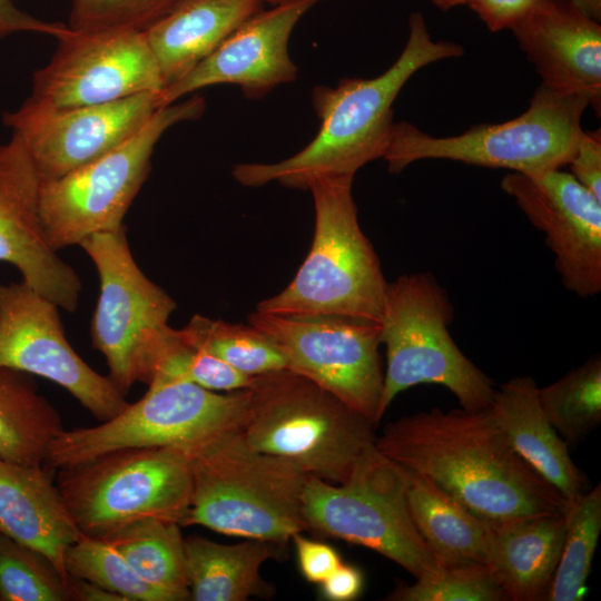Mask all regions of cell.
<instances>
[{"instance_id": "1", "label": "cell", "mask_w": 601, "mask_h": 601, "mask_svg": "<svg viewBox=\"0 0 601 601\" xmlns=\"http://www.w3.org/2000/svg\"><path fill=\"white\" fill-rule=\"evenodd\" d=\"M375 446L487 524L563 513L568 500L511 445L491 411L439 407L386 424Z\"/></svg>"}, {"instance_id": "2", "label": "cell", "mask_w": 601, "mask_h": 601, "mask_svg": "<svg viewBox=\"0 0 601 601\" xmlns=\"http://www.w3.org/2000/svg\"><path fill=\"white\" fill-rule=\"evenodd\" d=\"M464 55L462 46L434 40L421 12L408 17L406 43L395 62L375 78H342L335 88L316 86L312 102L321 121L314 139L297 154L274 164H237L231 175L246 187L270 181L306 190L322 177H354L382 158L393 128V104L422 68Z\"/></svg>"}, {"instance_id": "3", "label": "cell", "mask_w": 601, "mask_h": 601, "mask_svg": "<svg viewBox=\"0 0 601 601\" xmlns=\"http://www.w3.org/2000/svg\"><path fill=\"white\" fill-rule=\"evenodd\" d=\"M185 447L191 475L184 526L286 544L306 530L302 495L309 475L249 446L235 427Z\"/></svg>"}, {"instance_id": "4", "label": "cell", "mask_w": 601, "mask_h": 601, "mask_svg": "<svg viewBox=\"0 0 601 601\" xmlns=\"http://www.w3.org/2000/svg\"><path fill=\"white\" fill-rule=\"evenodd\" d=\"M374 424L288 370L254 376L236 424L246 443L331 483L349 475L375 443Z\"/></svg>"}, {"instance_id": "5", "label": "cell", "mask_w": 601, "mask_h": 601, "mask_svg": "<svg viewBox=\"0 0 601 601\" xmlns=\"http://www.w3.org/2000/svg\"><path fill=\"white\" fill-rule=\"evenodd\" d=\"M353 179L322 177L311 184L315 207L311 249L292 282L260 300L257 311L329 314L380 323L388 282L359 226Z\"/></svg>"}, {"instance_id": "6", "label": "cell", "mask_w": 601, "mask_h": 601, "mask_svg": "<svg viewBox=\"0 0 601 601\" xmlns=\"http://www.w3.org/2000/svg\"><path fill=\"white\" fill-rule=\"evenodd\" d=\"M454 307L431 273H412L387 283L380 319L386 367L378 408L383 417L394 398L421 384L446 387L467 411L487 410L495 388L452 338Z\"/></svg>"}, {"instance_id": "7", "label": "cell", "mask_w": 601, "mask_h": 601, "mask_svg": "<svg viewBox=\"0 0 601 601\" xmlns=\"http://www.w3.org/2000/svg\"><path fill=\"white\" fill-rule=\"evenodd\" d=\"M589 107L583 98L555 92L544 85L516 118L476 125L461 135L436 137L407 121L394 122L383 159L391 174L424 159L540 174L568 166Z\"/></svg>"}, {"instance_id": "8", "label": "cell", "mask_w": 601, "mask_h": 601, "mask_svg": "<svg viewBox=\"0 0 601 601\" xmlns=\"http://www.w3.org/2000/svg\"><path fill=\"white\" fill-rule=\"evenodd\" d=\"M302 515L306 530L368 548L415 579L443 566L412 521L403 467L375 443L361 453L341 483L309 475Z\"/></svg>"}, {"instance_id": "9", "label": "cell", "mask_w": 601, "mask_h": 601, "mask_svg": "<svg viewBox=\"0 0 601 601\" xmlns=\"http://www.w3.org/2000/svg\"><path fill=\"white\" fill-rule=\"evenodd\" d=\"M58 471L62 500L86 535L106 538L148 518L184 526L189 512L191 475L183 446L125 449Z\"/></svg>"}, {"instance_id": "10", "label": "cell", "mask_w": 601, "mask_h": 601, "mask_svg": "<svg viewBox=\"0 0 601 601\" xmlns=\"http://www.w3.org/2000/svg\"><path fill=\"white\" fill-rule=\"evenodd\" d=\"M79 246L100 280L91 344L106 358L107 376L126 395L135 383L154 378L176 335L168 319L177 305L135 262L125 226L92 234Z\"/></svg>"}, {"instance_id": "11", "label": "cell", "mask_w": 601, "mask_h": 601, "mask_svg": "<svg viewBox=\"0 0 601 601\" xmlns=\"http://www.w3.org/2000/svg\"><path fill=\"white\" fill-rule=\"evenodd\" d=\"M205 107L200 96L160 107L135 136L115 149L60 178L40 181V217L50 246L58 252L92 234L122 227L148 177L156 144L174 125L198 119Z\"/></svg>"}, {"instance_id": "12", "label": "cell", "mask_w": 601, "mask_h": 601, "mask_svg": "<svg viewBox=\"0 0 601 601\" xmlns=\"http://www.w3.org/2000/svg\"><path fill=\"white\" fill-rule=\"evenodd\" d=\"M244 403L245 390L219 393L186 381L155 378L140 400L112 418L63 430L52 442L46 464L60 470L125 449L186 446L235 427Z\"/></svg>"}, {"instance_id": "13", "label": "cell", "mask_w": 601, "mask_h": 601, "mask_svg": "<svg viewBox=\"0 0 601 601\" xmlns=\"http://www.w3.org/2000/svg\"><path fill=\"white\" fill-rule=\"evenodd\" d=\"M248 324L265 334L288 370L321 386L376 425L384 372L380 323L329 314H269L255 309Z\"/></svg>"}, {"instance_id": "14", "label": "cell", "mask_w": 601, "mask_h": 601, "mask_svg": "<svg viewBox=\"0 0 601 601\" xmlns=\"http://www.w3.org/2000/svg\"><path fill=\"white\" fill-rule=\"evenodd\" d=\"M32 77L27 102L46 109L160 93L165 82L144 31L71 32Z\"/></svg>"}, {"instance_id": "15", "label": "cell", "mask_w": 601, "mask_h": 601, "mask_svg": "<svg viewBox=\"0 0 601 601\" xmlns=\"http://www.w3.org/2000/svg\"><path fill=\"white\" fill-rule=\"evenodd\" d=\"M59 307L27 285L0 282V366L45 377L69 392L101 422L129 403L92 370L65 336Z\"/></svg>"}, {"instance_id": "16", "label": "cell", "mask_w": 601, "mask_h": 601, "mask_svg": "<svg viewBox=\"0 0 601 601\" xmlns=\"http://www.w3.org/2000/svg\"><path fill=\"white\" fill-rule=\"evenodd\" d=\"M159 93L46 109L24 101L4 112L9 127L28 150L41 183L60 178L135 136L160 108Z\"/></svg>"}, {"instance_id": "17", "label": "cell", "mask_w": 601, "mask_h": 601, "mask_svg": "<svg viewBox=\"0 0 601 601\" xmlns=\"http://www.w3.org/2000/svg\"><path fill=\"white\" fill-rule=\"evenodd\" d=\"M500 186L544 234L561 283L578 297L601 292V200L570 173H509Z\"/></svg>"}, {"instance_id": "18", "label": "cell", "mask_w": 601, "mask_h": 601, "mask_svg": "<svg viewBox=\"0 0 601 601\" xmlns=\"http://www.w3.org/2000/svg\"><path fill=\"white\" fill-rule=\"evenodd\" d=\"M39 189L40 179L28 150L11 135L0 146V262L16 266L27 285L72 313L81 280L48 242Z\"/></svg>"}, {"instance_id": "19", "label": "cell", "mask_w": 601, "mask_h": 601, "mask_svg": "<svg viewBox=\"0 0 601 601\" xmlns=\"http://www.w3.org/2000/svg\"><path fill=\"white\" fill-rule=\"evenodd\" d=\"M322 0H286L258 11L215 51L159 93L161 106L215 85H236L258 99L297 78L288 55L289 37L300 18Z\"/></svg>"}, {"instance_id": "20", "label": "cell", "mask_w": 601, "mask_h": 601, "mask_svg": "<svg viewBox=\"0 0 601 601\" xmlns=\"http://www.w3.org/2000/svg\"><path fill=\"white\" fill-rule=\"evenodd\" d=\"M541 83L601 111V26L570 0H542L511 30Z\"/></svg>"}, {"instance_id": "21", "label": "cell", "mask_w": 601, "mask_h": 601, "mask_svg": "<svg viewBox=\"0 0 601 601\" xmlns=\"http://www.w3.org/2000/svg\"><path fill=\"white\" fill-rule=\"evenodd\" d=\"M47 464L21 465L0 457V534L47 555L67 582L65 553L82 534Z\"/></svg>"}, {"instance_id": "22", "label": "cell", "mask_w": 601, "mask_h": 601, "mask_svg": "<svg viewBox=\"0 0 601 601\" xmlns=\"http://www.w3.org/2000/svg\"><path fill=\"white\" fill-rule=\"evenodd\" d=\"M262 0H184L144 31L165 87L215 51L262 10Z\"/></svg>"}, {"instance_id": "23", "label": "cell", "mask_w": 601, "mask_h": 601, "mask_svg": "<svg viewBox=\"0 0 601 601\" xmlns=\"http://www.w3.org/2000/svg\"><path fill=\"white\" fill-rule=\"evenodd\" d=\"M486 565L508 601L545 600L561 555L563 513L489 524Z\"/></svg>"}, {"instance_id": "24", "label": "cell", "mask_w": 601, "mask_h": 601, "mask_svg": "<svg viewBox=\"0 0 601 601\" xmlns=\"http://www.w3.org/2000/svg\"><path fill=\"white\" fill-rule=\"evenodd\" d=\"M538 390L532 377H513L495 390L489 410L513 449L569 501L584 492L585 479L544 414Z\"/></svg>"}, {"instance_id": "25", "label": "cell", "mask_w": 601, "mask_h": 601, "mask_svg": "<svg viewBox=\"0 0 601 601\" xmlns=\"http://www.w3.org/2000/svg\"><path fill=\"white\" fill-rule=\"evenodd\" d=\"M279 544L246 539L223 544L201 536L185 539L190 600L245 601L273 591L260 575L262 565L275 556Z\"/></svg>"}, {"instance_id": "26", "label": "cell", "mask_w": 601, "mask_h": 601, "mask_svg": "<svg viewBox=\"0 0 601 601\" xmlns=\"http://www.w3.org/2000/svg\"><path fill=\"white\" fill-rule=\"evenodd\" d=\"M403 470L412 521L439 561L447 566L486 564L489 524L427 477Z\"/></svg>"}, {"instance_id": "27", "label": "cell", "mask_w": 601, "mask_h": 601, "mask_svg": "<svg viewBox=\"0 0 601 601\" xmlns=\"http://www.w3.org/2000/svg\"><path fill=\"white\" fill-rule=\"evenodd\" d=\"M65 430L58 411L28 373L0 366V457L21 465L46 464Z\"/></svg>"}, {"instance_id": "28", "label": "cell", "mask_w": 601, "mask_h": 601, "mask_svg": "<svg viewBox=\"0 0 601 601\" xmlns=\"http://www.w3.org/2000/svg\"><path fill=\"white\" fill-rule=\"evenodd\" d=\"M102 539L122 555L144 581L171 594L175 601L190 600L185 539L178 523L156 518L142 519Z\"/></svg>"}, {"instance_id": "29", "label": "cell", "mask_w": 601, "mask_h": 601, "mask_svg": "<svg viewBox=\"0 0 601 601\" xmlns=\"http://www.w3.org/2000/svg\"><path fill=\"white\" fill-rule=\"evenodd\" d=\"M563 516L561 555L546 601H580L585 595L601 531V485L569 500Z\"/></svg>"}, {"instance_id": "30", "label": "cell", "mask_w": 601, "mask_h": 601, "mask_svg": "<svg viewBox=\"0 0 601 601\" xmlns=\"http://www.w3.org/2000/svg\"><path fill=\"white\" fill-rule=\"evenodd\" d=\"M179 334L188 345L220 358L252 377L288 368L283 353L250 324H233L194 315L179 329Z\"/></svg>"}, {"instance_id": "31", "label": "cell", "mask_w": 601, "mask_h": 601, "mask_svg": "<svg viewBox=\"0 0 601 601\" xmlns=\"http://www.w3.org/2000/svg\"><path fill=\"white\" fill-rule=\"evenodd\" d=\"M538 397L548 420L569 446L581 442L601 421L600 355L539 387Z\"/></svg>"}, {"instance_id": "32", "label": "cell", "mask_w": 601, "mask_h": 601, "mask_svg": "<svg viewBox=\"0 0 601 601\" xmlns=\"http://www.w3.org/2000/svg\"><path fill=\"white\" fill-rule=\"evenodd\" d=\"M68 575L92 582L125 601H175L174 597L144 581L105 539L81 534L65 553Z\"/></svg>"}, {"instance_id": "33", "label": "cell", "mask_w": 601, "mask_h": 601, "mask_svg": "<svg viewBox=\"0 0 601 601\" xmlns=\"http://www.w3.org/2000/svg\"><path fill=\"white\" fill-rule=\"evenodd\" d=\"M67 582L43 553L0 534V601H69Z\"/></svg>"}, {"instance_id": "34", "label": "cell", "mask_w": 601, "mask_h": 601, "mask_svg": "<svg viewBox=\"0 0 601 601\" xmlns=\"http://www.w3.org/2000/svg\"><path fill=\"white\" fill-rule=\"evenodd\" d=\"M392 601H506V597L485 563L443 565L435 572L398 583Z\"/></svg>"}, {"instance_id": "35", "label": "cell", "mask_w": 601, "mask_h": 601, "mask_svg": "<svg viewBox=\"0 0 601 601\" xmlns=\"http://www.w3.org/2000/svg\"><path fill=\"white\" fill-rule=\"evenodd\" d=\"M184 0H71L68 27L80 33L145 31Z\"/></svg>"}, {"instance_id": "36", "label": "cell", "mask_w": 601, "mask_h": 601, "mask_svg": "<svg viewBox=\"0 0 601 601\" xmlns=\"http://www.w3.org/2000/svg\"><path fill=\"white\" fill-rule=\"evenodd\" d=\"M155 378L180 380L213 392H234L249 387L248 376L220 358L185 343L179 329L165 353ZM151 380V381H152Z\"/></svg>"}, {"instance_id": "37", "label": "cell", "mask_w": 601, "mask_h": 601, "mask_svg": "<svg viewBox=\"0 0 601 601\" xmlns=\"http://www.w3.org/2000/svg\"><path fill=\"white\" fill-rule=\"evenodd\" d=\"M568 166L570 174L601 200V130H582Z\"/></svg>"}, {"instance_id": "38", "label": "cell", "mask_w": 601, "mask_h": 601, "mask_svg": "<svg viewBox=\"0 0 601 601\" xmlns=\"http://www.w3.org/2000/svg\"><path fill=\"white\" fill-rule=\"evenodd\" d=\"M542 0H469L466 6L475 12L492 32L512 30Z\"/></svg>"}, {"instance_id": "39", "label": "cell", "mask_w": 601, "mask_h": 601, "mask_svg": "<svg viewBox=\"0 0 601 601\" xmlns=\"http://www.w3.org/2000/svg\"><path fill=\"white\" fill-rule=\"evenodd\" d=\"M292 540L300 572L312 583L323 582L342 563L338 553L326 543L305 538L302 532Z\"/></svg>"}, {"instance_id": "40", "label": "cell", "mask_w": 601, "mask_h": 601, "mask_svg": "<svg viewBox=\"0 0 601 601\" xmlns=\"http://www.w3.org/2000/svg\"><path fill=\"white\" fill-rule=\"evenodd\" d=\"M41 33L60 39L71 29L60 22L39 19L21 10L12 0H0V39L14 33Z\"/></svg>"}, {"instance_id": "41", "label": "cell", "mask_w": 601, "mask_h": 601, "mask_svg": "<svg viewBox=\"0 0 601 601\" xmlns=\"http://www.w3.org/2000/svg\"><path fill=\"white\" fill-rule=\"evenodd\" d=\"M319 584L325 599L331 601H351L356 599L361 593L363 577L357 568L342 562Z\"/></svg>"}, {"instance_id": "42", "label": "cell", "mask_w": 601, "mask_h": 601, "mask_svg": "<svg viewBox=\"0 0 601 601\" xmlns=\"http://www.w3.org/2000/svg\"><path fill=\"white\" fill-rule=\"evenodd\" d=\"M67 588L70 600L76 601H125L119 594L87 580L68 575Z\"/></svg>"}, {"instance_id": "43", "label": "cell", "mask_w": 601, "mask_h": 601, "mask_svg": "<svg viewBox=\"0 0 601 601\" xmlns=\"http://www.w3.org/2000/svg\"><path fill=\"white\" fill-rule=\"evenodd\" d=\"M585 14L594 20H601V0H570Z\"/></svg>"}, {"instance_id": "44", "label": "cell", "mask_w": 601, "mask_h": 601, "mask_svg": "<svg viewBox=\"0 0 601 601\" xmlns=\"http://www.w3.org/2000/svg\"><path fill=\"white\" fill-rule=\"evenodd\" d=\"M439 9L446 11L457 6L466 4L469 0H430Z\"/></svg>"}, {"instance_id": "45", "label": "cell", "mask_w": 601, "mask_h": 601, "mask_svg": "<svg viewBox=\"0 0 601 601\" xmlns=\"http://www.w3.org/2000/svg\"><path fill=\"white\" fill-rule=\"evenodd\" d=\"M262 1L267 2V3L272 4V6H275V4H278V3L283 2V1H286V0H262Z\"/></svg>"}]
</instances>
